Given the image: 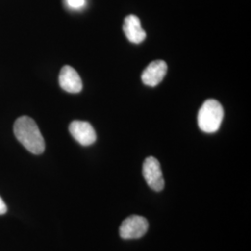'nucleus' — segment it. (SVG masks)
Instances as JSON below:
<instances>
[{
    "mask_svg": "<svg viewBox=\"0 0 251 251\" xmlns=\"http://www.w3.org/2000/svg\"><path fill=\"white\" fill-rule=\"evenodd\" d=\"M14 135L27 150L34 154L45 151V141L36 122L26 116L19 117L13 126Z\"/></svg>",
    "mask_w": 251,
    "mask_h": 251,
    "instance_id": "f257e3e1",
    "label": "nucleus"
},
{
    "mask_svg": "<svg viewBox=\"0 0 251 251\" xmlns=\"http://www.w3.org/2000/svg\"><path fill=\"white\" fill-rule=\"evenodd\" d=\"M224 116V108L218 100H206L198 112V126L206 133H214L219 130Z\"/></svg>",
    "mask_w": 251,
    "mask_h": 251,
    "instance_id": "f03ea898",
    "label": "nucleus"
},
{
    "mask_svg": "<svg viewBox=\"0 0 251 251\" xmlns=\"http://www.w3.org/2000/svg\"><path fill=\"white\" fill-rule=\"evenodd\" d=\"M148 222L142 216L133 215L126 218L119 229L123 239H137L144 236L148 230Z\"/></svg>",
    "mask_w": 251,
    "mask_h": 251,
    "instance_id": "7ed1b4c3",
    "label": "nucleus"
},
{
    "mask_svg": "<svg viewBox=\"0 0 251 251\" xmlns=\"http://www.w3.org/2000/svg\"><path fill=\"white\" fill-rule=\"evenodd\" d=\"M143 174L150 188L156 192H159L164 188L165 181L163 179L161 167L160 163L156 158L149 156L144 160Z\"/></svg>",
    "mask_w": 251,
    "mask_h": 251,
    "instance_id": "20e7f679",
    "label": "nucleus"
},
{
    "mask_svg": "<svg viewBox=\"0 0 251 251\" xmlns=\"http://www.w3.org/2000/svg\"><path fill=\"white\" fill-rule=\"evenodd\" d=\"M69 131L73 138L83 146L94 144L97 138L93 126L86 121H73L69 126Z\"/></svg>",
    "mask_w": 251,
    "mask_h": 251,
    "instance_id": "39448f33",
    "label": "nucleus"
},
{
    "mask_svg": "<svg viewBox=\"0 0 251 251\" xmlns=\"http://www.w3.org/2000/svg\"><path fill=\"white\" fill-rule=\"evenodd\" d=\"M168 65L164 61L157 60L150 63L142 75V80L146 86L155 87L161 82L167 75Z\"/></svg>",
    "mask_w": 251,
    "mask_h": 251,
    "instance_id": "423d86ee",
    "label": "nucleus"
},
{
    "mask_svg": "<svg viewBox=\"0 0 251 251\" xmlns=\"http://www.w3.org/2000/svg\"><path fill=\"white\" fill-rule=\"evenodd\" d=\"M59 83L61 88L69 93H78L83 88L78 73L69 65H65L62 68L59 75Z\"/></svg>",
    "mask_w": 251,
    "mask_h": 251,
    "instance_id": "0eeeda50",
    "label": "nucleus"
},
{
    "mask_svg": "<svg viewBox=\"0 0 251 251\" xmlns=\"http://www.w3.org/2000/svg\"><path fill=\"white\" fill-rule=\"evenodd\" d=\"M123 31L128 41L134 44L142 43L146 37V33L142 27L140 19L135 15H128L126 17Z\"/></svg>",
    "mask_w": 251,
    "mask_h": 251,
    "instance_id": "6e6552de",
    "label": "nucleus"
},
{
    "mask_svg": "<svg viewBox=\"0 0 251 251\" xmlns=\"http://www.w3.org/2000/svg\"><path fill=\"white\" fill-rule=\"evenodd\" d=\"M68 8L72 9H83L86 5V0H65Z\"/></svg>",
    "mask_w": 251,
    "mask_h": 251,
    "instance_id": "1a4fd4ad",
    "label": "nucleus"
},
{
    "mask_svg": "<svg viewBox=\"0 0 251 251\" xmlns=\"http://www.w3.org/2000/svg\"><path fill=\"white\" fill-rule=\"evenodd\" d=\"M7 210H8V208H7L6 204H5V202L3 201V199L0 197V215L5 214V213L7 212Z\"/></svg>",
    "mask_w": 251,
    "mask_h": 251,
    "instance_id": "9d476101",
    "label": "nucleus"
}]
</instances>
